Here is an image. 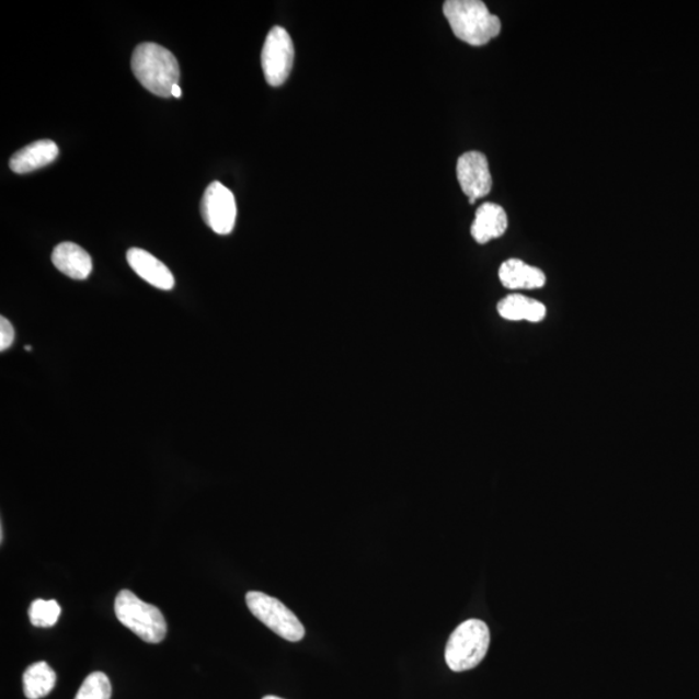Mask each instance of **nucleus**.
Segmentation results:
<instances>
[{"label":"nucleus","instance_id":"f03ea898","mask_svg":"<svg viewBox=\"0 0 699 699\" xmlns=\"http://www.w3.org/2000/svg\"><path fill=\"white\" fill-rule=\"evenodd\" d=\"M444 12L456 37L468 45H486L502 32L501 19L480 0H447Z\"/></svg>","mask_w":699,"mask_h":699},{"label":"nucleus","instance_id":"f8f14e48","mask_svg":"<svg viewBox=\"0 0 699 699\" xmlns=\"http://www.w3.org/2000/svg\"><path fill=\"white\" fill-rule=\"evenodd\" d=\"M54 266L75 280L88 279L92 273V260L88 252L75 242H61L53 252Z\"/></svg>","mask_w":699,"mask_h":699},{"label":"nucleus","instance_id":"4468645a","mask_svg":"<svg viewBox=\"0 0 699 699\" xmlns=\"http://www.w3.org/2000/svg\"><path fill=\"white\" fill-rule=\"evenodd\" d=\"M497 312L509 322L540 323L547 316L543 303L523 295H511L503 298L497 305Z\"/></svg>","mask_w":699,"mask_h":699},{"label":"nucleus","instance_id":"20e7f679","mask_svg":"<svg viewBox=\"0 0 699 699\" xmlns=\"http://www.w3.org/2000/svg\"><path fill=\"white\" fill-rule=\"evenodd\" d=\"M121 623L148 644H159L167 637L168 624L161 610L141 601L131 591H121L114 601Z\"/></svg>","mask_w":699,"mask_h":699},{"label":"nucleus","instance_id":"423d86ee","mask_svg":"<svg viewBox=\"0 0 699 699\" xmlns=\"http://www.w3.org/2000/svg\"><path fill=\"white\" fill-rule=\"evenodd\" d=\"M261 60L263 75L270 85L279 88L288 80L295 62V45L284 27L271 28L263 45Z\"/></svg>","mask_w":699,"mask_h":699},{"label":"nucleus","instance_id":"9d476101","mask_svg":"<svg viewBox=\"0 0 699 699\" xmlns=\"http://www.w3.org/2000/svg\"><path fill=\"white\" fill-rule=\"evenodd\" d=\"M508 230V217L501 205L486 203L475 213L472 225V237L478 244H488L491 240L502 238Z\"/></svg>","mask_w":699,"mask_h":699},{"label":"nucleus","instance_id":"412c9836","mask_svg":"<svg viewBox=\"0 0 699 699\" xmlns=\"http://www.w3.org/2000/svg\"><path fill=\"white\" fill-rule=\"evenodd\" d=\"M25 350H27V352H31L32 346H26Z\"/></svg>","mask_w":699,"mask_h":699},{"label":"nucleus","instance_id":"dca6fc26","mask_svg":"<svg viewBox=\"0 0 699 699\" xmlns=\"http://www.w3.org/2000/svg\"><path fill=\"white\" fill-rule=\"evenodd\" d=\"M112 684L104 673H92L85 677L75 699H111Z\"/></svg>","mask_w":699,"mask_h":699},{"label":"nucleus","instance_id":"2eb2a0df","mask_svg":"<svg viewBox=\"0 0 699 699\" xmlns=\"http://www.w3.org/2000/svg\"><path fill=\"white\" fill-rule=\"evenodd\" d=\"M23 680L25 697L41 699L51 694L57 676L47 662H37L26 668Z\"/></svg>","mask_w":699,"mask_h":699},{"label":"nucleus","instance_id":"6e6552de","mask_svg":"<svg viewBox=\"0 0 699 699\" xmlns=\"http://www.w3.org/2000/svg\"><path fill=\"white\" fill-rule=\"evenodd\" d=\"M456 174L460 187L469 197V203L474 204L478 198L490 194L492 176L490 173L488 157L481 152L472 151L463 153L456 167Z\"/></svg>","mask_w":699,"mask_h":699},{"label":"nucleus","instance_id":"f3484780","mask_svg":"<svg viewBox=\"0 0 699 699\" xmlns=\"http://www.w3.org/2000/svg\"><path fill=\"white\" fill-rule=\"evenodd\" d=\"M61 612L60 605L55 600H35L28 608V618L35 627L47 629L57 623Z\"/></svg>","mask_w":699,"mask_h":699},{"label":"nucleus","instance_id":"f257e3e1","mask_svg":"<svg viewBox=\"0 0 699 699\" xmlns=\"http://www.w3.org/2000/svg\"><path fill=\"white\" fill-rule=\"evenodd\" d=\"M131 68L137 80L152 94L173 96L181 69L175 56L156 43H141L133 54Z\"/></svg>","mask_w":699,"mask_h":699},{"label":"nucleus","instance_id":"1a4fd4ad","mask_svg":"<svg viewBox=\"0 0 699 699\" xmlns=\"http://www.w3.org/2000/svg\"><path fill=\"white\" fill-rule=\"evenodd\" d=\"M128 265L148 284L161 290L174 288L175 280L171 271L154 255L142 251L140 248H133L127 252Z\"/></svg>","mask_w":699,"mask_h":699},{"label":"nucleus","instance_id":"39448f33","mask_svg":"<svg viewBox=\"0 0 699 699\" xmlns=\"http://www.w3.org/2000/svg\"><path fill=\"white\" fill-rule=\"evenodd\" d=\"M247 605L252 615L280 638L297 643L305 638V627L295 612L289 610L282 601L263 592H249Z\"/></svg>","mask_w":699,"mask_h":699},{"label":"nucleus","instance_id":"0eeeda50","mask_svg":"<svg viewBox=\"0 0 699 699\" xmlns=\"http://www.w3.org/2000/svg\"><path fill=\"white\" fill-rule=\"evenodd\" d=\"M202 216L205 224L218 234H228L237 224V199L222 183L213 182L202 199Z\"/></svg>","mask_w":699,"mask_h":699},{"label":"nucleus","instance_id":"9b49d317","mask_svg":"<svg viewBox=\"0 0 699 699\" xmlns=\"http://www.w3.org/2000/svg\"><path fill=\"white\" fill-rule=\"evenodd\" d=\"M57 156L59 148L53 140L34 141L11 157L10 168L16 174L32 173L53 163Z\"/></svg>","mask_w":699,"mask_h":699},{"label":"nucleus","instance_id":"aec40b11","mask_svg":"<svg viewBox=\"0 0 699 699\" xmlns=\"http://www.w3.org/2000/svg\"><path fill=\"white\" fill-rule=\"evenodd\" d=\"M263 699H283V698H280V697H275V696H267V697H265V698H263Z\"/></svg>","mask_w":699,"mask_h":699},{"label":"nucleus","instance_id":"6ab92c4d","mask_svg":"<svg viewBox=\"0 0 699 699\" xmlns=\"http://www.w3.org/2000/svg\"><path fill=\"white\" fill-rule=\"evenodd\" d=\"M173 96L174 98H181L182 96V89L180 88V84L174 85Z\"/></svg>","mask_w":699,"mask_h":699},{"label":"nucleus","instance_id":"ddd939ff","mask_svg":"<svg viewBox=\"0 0 699 699\" xmlns=\"http://www.w3.org/2000/svg\"><path fill=\"white\" fill-rule=\"evenodd\" d=\"M499 279L504 288L511 290L543 288L547 280L543 271L517 259L503 263L499 270Z\"/></svg>","mask_w":699,"mask_h":699},{"label":"nucleus","instance_id":"7ed1b4c3","mask_svg":"<svg viewBox=\"0 0 699 699\" xmlns=\"http://www.w3.org/2000/svg\"><path fill=\"white\" fill-rule=\"evenodd\" d=\"M489 626L480 619L461 623L448 639L445 658L449 669L463 673L480 665L489 652Z\"/></svg>","mask_w":699,"mask_h":699},{"label":"nucleus","instance_id":"a211bd4d","mask_svg":"<svg viewBox=\"0 0 699 699\" xmlns=\"http://www.w3.org/2000/svg\"><path fill=\"white\" fill-rule=\"evenodd\" d=\"M14 341V330L9 319L0 318V352L9 350Z\"/></svg>","mask_w":699,"mask_h":699}]
</instances>
